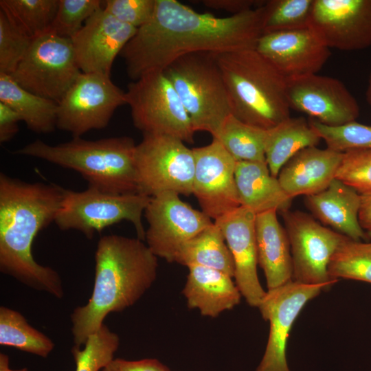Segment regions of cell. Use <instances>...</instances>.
I'll use <instances>...</instances> for the list:
<instances>
[{"mask_svg":"<svg viewBox=\"0 0 371 371\" xmlns=\"http://www.w3.org/2000/svg\"><path fill=\"white\" fill-rule=\"evenodd\" d=\"M359 221L364 230L371 232V192L361 194Z\"/></svg>","mask_w":371,"mask_h":371,"instance_id":"7bdbcfd3","label":"cell"},{"mask_svg":"<svg viewBox=\"0 0 371 371\" xmlns=\"http://www.w3.org/2000/svg\"><path fill=\"white\" fill-rule=\"evenodd\" d=\"M329 49L310 27L263 34L256 47L286 78L317 74Z\"/></svg>","mask_w":371,"mask_h":371,"instance_id":"ffe728a7","label":"cell"},{"mask_svg":"<svg viewBox=\"0 0 371 371\" xmlns=\"http://www.w3.org/2000/svg\"><path fill=\"white\" fill-rule=\"evenodd\" d=\"M188 268L183 293L190 308L198 309L203 316L216 317L239 304L242 295L231 276L202 266Z\"/></svg>","mask_w":371,"mask_h":371,"instance_id":"cb8c5ba5","label":"cell"},{"mask_svg":"<svg viewBox=\"0 0 371 371\" xmlns=\"http://www.w3.org/2000/svg\"><path fill=\"white\" fill-rule=\"evenodd\" d=\"M19 115L10 107L0 102V142L10 141L19 131Z\"/></svg>","mask_w":371,"mask_h":371,"instance_id":"60d3db41","label":"cell"},{"mask_svg":"<svg viewBox=\"0 0 371 371\" xmlns=\"http://www.w3.org/2000/svg\"><path fill=\"white\" fill-rule=\"evenodd\" d=\"M135 163L138 193L152 197L171 191L193 194L195 159L192 149L176 137L143 135L136 144Z\"/></svg>","mask_w":371,"mask_h":371,"instance_id":"9c48e42d","label":"cell"},{"mask_svg":"<svg viewBox=\"0 0 371 371\" xmlns=\"http://www.w3.org/2000/svg\"><path fill=\"white\" fill-rule=\"evenodd\" d=\"M256 216L252 210L240 205L220 216L214 223L221 229L232 255L236 286L249 305L258 308L266 291L257 273Z\"/></svg>","mask_w":371,"mask_h":371,"instance_id":"d6986e66","label":"cell"},{"mask_svg":"<svg viewBox=\"0 0 371 371\" xmlns=\"http://www.w3.org/2000/svg\"><path fill=\"white\" fill-rule=\"evenodd\" d=\"M0 102L14 110L27 128L49 133L56 127L58 103L21 87L12 77L0 72Z\"/></svg>","mask_w":371,"mask_h":371,"instance_id":"4316f807","label":"cell"},{"mask_svg":"<svg viewBox=\"0 0 371 371\" xmlns=\"http://www.w3.org/2000/svg\"><path fill=\"white\" fill-rule=\"evenodd\" d=\"M286 93L291 109L326 126L355 122L359 115L357 101L335 78L314 74L286 78Z\"/></svg>","mask_w":371,"mask_h":371,"instance_id":"9a60e30c","label":"cell"},{"mask_svg":"<svg viewBox=\"0 0 371 371\" xmlns=\"http://www.w3.org/2000/svg\"><path fill=\"white\" fill-rule=\"evenodd\" d=\"M0 345L43 358L55 347L54 341L30 326L21 313L4 306H0Z\"/></svg>","mask_w":371,"mask_h":371,"instance_id":"f546056e","label":"cell"},{"mask_svg":"<svg viewBox=\"0 0 371 371\" xmlns=\"http://www.w3.org/2000/svg\"><path fill=\"white\" fill-rule=\"evenodd\" d=\"M322 138L305 118L291 117L267 129L265 152L272 176L277 177L282 166L297 152L316 146Z\"/></svg>","mask_w":371,"mask_h":371,"instance_id":"484cf974","label":"cell"},{"mask_svg":"<svg viewBox=\"0 0 371 371\" xmlns=\"http://www.w3.org/2000/svg\"><path fill=\"white\" fill-rule=\"evenodd\" d=\"M305 203L314 216L336 232L357 241L367 238L359 221L361 195L341 181L335 178L323 191L306 196Z\"/></svg>","mask_w":371,"mask_h":371,"instance_id":"7402d4cb","label":"cell"},{"mask_svg":"<svg viewBox=\"0 0 371 371\" xmlns=\"http://www.w3.org/2000/svg\"><path fill=\"white\" fill-rule=\"evenodd\" d=\"M314 0H270L265 3L263 34L308 27Z\"/></svg>","mask_w":371,"mask_h":371,"instance_id":"d6a6232c","label":"cell"},{"mask_svg":"<svg viewBox=\"0 0 371 371\" xmlns=\"http://www.w3.org/2000/svg\"><path fill=\"white\" fill-rule=\"evenodd\" d=\"M267 131L229 115L213 139H217L236 161L267 162Z\"/></svg>","mask_w":371,"mask_h":371,"instance_id":"f1b7e54d","label":"cell"},{"mask_svg":"<svg viewBox=\"0 0 371 371\" xmlns=\"http://www.w3.org/2000/svg\"><path fill=\"white\" fill-rule=\"evenodd\" d=\"M330 278H346L371 283V243L346 237L332 256L328 267Z\"/></svg>","mask_w":371,"mask_h":371,"instance_id":"1f68e13d","label":"cell"},{"mask_svg":"<svg viewBox=\"0 0 371 371\" xmlns=\"http://www.w3.org/2000/svg\"><path fill=\"white\" fill-rule=\"evenodd\" d=\"M175 89L194 130L216 136L232 115L229 97L216 54L182 56L163 71Z\"/></svg>","mask_w":371,"mask_h":371,"instance_id":"8992f818","label":"cell"},{"mask_svg":"<svg viewBox=\"0 0 371 371\" xmlns=\"http://www.w3.org/2000/svg\"><path fill=\"white\" fill-rule=\"evenodd\" d=\"M126 104L143 135H164L193 143L195 131L172 84L162 71L147 74L127 85Z\"/></svg>","mask_w":371,"mask_h":371,"instance_id":"ba28073f","label":"cell"},{"mask_svg":"<svg viewBox=\"0 0 371 371\" xmlns=\"http://www.w3.org/2000/svg\"><path fill=\"white\" fill-rule=\"evenodd\" d=\"M368 235L371 237V232L368 233Z\"/></svg>","mask_w":371,"mask_h":371,"instance_id":"bcb514c9","label":"cell"},{"mask_svg":"<svg viewBox=\"0 0 371 371\" xmlns=\"http://www.w3.org/2000/svg\"><path fill=\"white\" fill-rule=\"evenodd\" d=\"M366 99L371 109V73L369 77L368 87L366 90Z\"/></svg>","mask_w":371,"mask_h":371,"instance_id":"f6af8a7d","label":"cell"},{"mask_svg":"<svg viewBox=\"0 0 371 371\" xmlns=\"http://www.w3.org/2000/svg\"><path fill=\"white\" fill-rule=\"evenodd\" d=\"M310 123L331 150L344 153L371 149V126L356 121L339 126H326L313 120Z\"/></svg>","mask_w":371,"mask_h":371,"instance_id":"e575fe53","label":"cell"},{"mask_svg":"<svg viewBox=\"0 0 371 371\" xmlns=\"http://www.w3.org/2000/svg\"><path fill=\"white\" fill-rule=\"evenodd\" d=\"M192 150L193 194L202 212L215 221L240 206L235 181L236 161L216 139Z\"/></svg>","mask_w":371,"mask_h":371,"instance_id":"2e32d148","label":"cell"},{"mask_svg":"<svg viewBox=\"0 0 371 371\" xmlns=\"http://www.w3.org/2000/svg\"><path fill=\"white\" fill-rule=\"evenodd\" d=\"M123 104H126V93L110 76L82 72L58 102L56 128L81 137L89 131L105 128Z\"/></svg>","mask_w":371,"mask_h":371,"instance_id":"8fae6325","label":"cell"},{"mask_svg":"<svg viewBox=\"0 0 371 371\" xmlns=\"http://www.w3.org/2000/svg\"><path fill=\"white\" fill-rule=\"evenodd\" d=\"M27 368H23L19 370H12L10 368L9 357L5 353H0V371H26Z\"/></svg>","mask_w":371,"mask_h":371,"instance_id":"ee69618b","label":"cell"},{"mask_svg":"<svg viewBox=\"0 0 371 371\" xmlns=\"http://www.w3.org/2000/svg\"><path fill=\"white\" fill-rule=\"evenodd\" d=\"M175 262L186 267L202 266L222 271L234 278L235 265L220 227L214 222L187 241Z\"/></svg>","mask_w":371,"mask_h":371,"instance_id":"83f0119b","label":"cell"},{"mask_svg":"<svg viewBox=\"0 0 371 371\" xmlns=\"http://www.w3.org/2000/svg\"><path fill=\"white\" fill-rule=\"evenodd\" d=\"M63 197L57 185L0 174V271L58 299L64 296L61 278L34 260L32 247L39 232L54 222Z\"/></svg>","mask_w":371,"mask_h":371,"instance_id":"7a4b0ae2","label":"cell"},{"mask_svg":"<svg viewBox=\"0 0 371 371\" xmlns=\"http://www.w3.org/2000/svg\"><path fill=\"white\" fill-rule=\"evenodd\" d=\"M293 262L292 280L328 287L337 281L330 278V260L347 237L329 229L305 212L286 210L281 213Z\"/></svg>","mask_w":371,"mask_h":371,"instance_id":"7c38bea8","label":"cell"},{"mask_svg":"<svg viewBox=\"0 0 371 371\" xmlns=\"http://www.w3.org/2000/svg\"><path fill=\"white\" fill-rule=\"evenodd\" d=\"M232 115L263 129L290 117L286 78L256 49L216 54Z\"/></svg>","mask_w":371,"mask_h":371,"instance_id":"277c9868","label":"cell"},{"mask_svg":"<svg viewBox=\"0 0 371 371\" xmlns=\"http://www.w3.org/2000/svg\"><path fill=\"white\" fill-rule=\"evenodd\" d=\"M26 371H28V370H27Z\"/></svg>","mask_w":371,"mask_h":371,"instance_id":"7dc6e473","label":"cell"},{"mask_svg":"<svg viewBox=\"0 0 371 371\" xmlns=\"http://www.w3.org/2000/svg\"><path fill=\"white\" fill-rule=\"evenodd\" d=\"M309 27L328 48L371 46V0H314Z\"/></svg>","mask_w":371,"mask_h":371,"instance_id":"e0dca14e","label":"cell"},{"mask_svg":"<svg viewBox=\"0 0 371 371\" xmlns=\"http://www.w3.org/2000/svg\"><path fill=\"white\" fill-rule=\"evenodd\" d=\"M206 7L214 10H221L236 14L255 8L259 4L258 1L254 0H203L201 1Z\"/></svg>","mask_w":371,"mask_h":371,"instance_id":"b9f144b4","label":"cell"},{"mask_svg":"<svg viewBox=\"0 0 371 371\" xmlns=\"http://www.w3.org/2000/svg\"><path fill=\"white\" fill-rule=\"evenodd\" d=\"M102 8V1L100 0H58L48 33L71 39L86 21Z\"/></svg>","mask_w":371,"mask_h":371,"instance_id":"d590c367","label":"cell"},{"mask_svg":"<svg viewBox=\"0 0 371 371\" xmlns=\"http://www.w3.org/2000/svg\"><path fill=\"white\" fill-rule=\"evenodd\" d=\"M81 73L71 39L47 33L34 39L10 76L25 89L58 103Z\"/></svg>","mask_w":371,"mask_h":371,"instance_id":"30bf717a","label":"cell"},{"mask_svg":"<svg viewBox=\"0 0 371 371\" xmlns=\"http://www.w3.org/2000/svg\"><path fill=\"white\" fill-rule=\"evenodd\" d=\"M264 4L218 17L196 12L176 0H156L150 19L137 29L120 53L128 76L133 81L162 71L189 54L256 49L263 34Z\"/></svg>","mask_w":371,"mask_h":371,"instance_id":"6da1fadb","label":"cell"},{"mask_svg":"<svg viewBox=\"0 0 371 371\" xmlns=\"http://www.w3.org/2000/svg\"><path fill=\"white\" fill-rule=\"evenodd\" d=\"M150 199L140 193L113 194L91 187L82 191L63 188L54 223L60 230H77L91 239L95 232L127 221L133 225L137 238L144 240L142 215Z\"/></svg>","mask_w":371,"mask_h":371,"instance_id":"52a82bcc","label":"cell"},{"mask_svg":"<svg viewBox=\"0 0 371 371\" xmlns=\"http://www.w3.org/2000/svg\"><path fill=\"white\" fill-rule=\"evenodd\" d=\"M84 348L73 346L75 371H99L113 359L120 346V337L104 324L87 339Z\"/></svg>","mask_w":371,"mask_h":371,"instance_id":"836d02e7","label":"cell"},{"mask_svg":"<svg viewBox=\"0 0 371 371\" xmlns=\"http://www.w3.org/2000/svg\"><path fill=\"white\" fill-rule=\"evenodd\" d=\"M157 257L143 240L110 234L95 252V277L88 302L71 314L74 346L81 348L111 313L135 304L157 278Z\"/></svg>","mask_w":371,"mask_h":371,"instance_id":"3957f363","label":"cell"},{"mask_svg":"<svg viewBox=\"0 0 371 371\" xmlns=\"http://www.w3.org/2000/svg\"><path fill=\"white\" fill-rule=\"evenodd\" d=\"M258 262L262 269L268 290L292 280L293 262L289 240L279 223L276 210L256 216Z\"/></svg>","mask_w":371,"mask_h":371,"instance_id":"603a6c76","label":"cell"},{"mask_svg":"<svg viewBox=\"0 0 371 371\" xmlns=\"http://www.w3.org/2000/svg\"><path fill=\"white\" fill-rule=\"evenodd\" d=\"M135 146L127 136L96 140L73 137L56 145L36 139L14 153L75 170L88 182V187L126 194L138 193Z\"/></svg>","mask_w":371,"mask_h":371,"instance_id":"5b68a950","label":"cell"},{"mask_svg":"<svg viewBox=\"0 0 371 371\" xmlns=\"http://www.w3.org/2000/svg\"><path fill=\"white\" fill-rule=\"evenodd\" d=\"M179 195L167 191L152 196L144 211L148 223L146 245L157 257L168 262H175L181 247L212 223L209 216Z\"/></svg>","mask_w":371,"mask_h":371,"instance_id":"4fadbf2b","label":"cell"},{"mask_svg":"<svg viewBox=\"0 0 371 371\" xmlns=\"http://www.w3.org/2000/svg\"><path fill=\"white\" fill-rule=\"evenodd\" d=\"M156 0H106L102 8L117 20L137 29L152 17Z\"/></svg>","mask_w":371,"mask_h":371,"instance_id":"f35d334b","label":"cell"},{"mask_svg":"<svg viewBox=\"0 0 371 371\" xmlns=\"http://www.w3.org/2000/svg\"><path fill=\"white\" fill-rule=\"evenodd\" d=\"M343 153L328 148H305L294 155L277 177L291 198L315 194L325 190L335 178Z\"/></svg>","mask_w":371,"mask_h":371,"instance_id":"44dd1931","label":"cell"},{"mask_svg":"<svg viewBox=\"0 0 371 371\" xmlns=\"http://www.w3.org/2000/svg\"><path fill=\"white\" fill-rule=\"evenodd\" d=\"M137 30L115 19L103 8L96 11L71 38L81 72L110 76L116 56Z\"/></svg>","mask_w":371,"mask_h":371,"instance_id":"ac0fdd59","label":"cell"},{"mask_svg":"<svg viewBox=\"0 0 371 371\" xmlns=\"http://www.w3.org/2000/svg\"><path fill=\"white\" fill-rule=\"evenodd\" d=\"M102 371H170L157 359H144L129 361L124 359H113Z\"/></svg>","mask_w":371,"mask_h":371,"instance_id":"ab89813d","label":"cell"},{"mask_svg":"<svg viewBox=\"0 0 371 371\" xmlns=\"http://www.w3.org/2000/svg\"><path fill=\"white\" fill-rule=\"evenodd\" d=\"M328 286L308 285L293 280L269 289L258 308L270 330L266 349L256 371H290L286 345L291 327L304 305Z\"/></svg>","mask_w":371,"mask_h":371,"instance_id":"5bb4252c","label":"cell"},{"mask_svg":"<svg viewBox=\"0 0 371 371\" xmlns=\"http://www.w3.org/2000/svg\"><path fill=\"white\" fill-rule=\"evenodd\" d=\"M235 181L240 205L256 214L276 210H289L293 199L271 175L267 162L236 161Z\"/></svg>","mask_w":371,"mask_h":371,"instance_id":"d4e9b609","label":"cell"},{"mask_svg":"<svg viewBox=\"0 0 371 371\" xmlns=\"http://www.w3.org/2000/svg\"><path fill=\"white\" fill-rule=\"evenodd\" d=\"M33 41L0 10V72L11 75Z\"/></svg>","mask_w":371,"mask_h":371,"instance_id":"8d00e7d4","label":"cell"},{"mask_svg":"<svg viewBox=\"0 0 371 371\" xmlns=\"http://www.w3.org/2000/svg\"><path fill=\"white\" fill-rule=\"evenodd\" d=\"M58 0H1L0 10L32 39L48 33Z\"/></svg>","mask_w":371,"mask_h":371,"instance_id":"4dcf8cb0","label":"cell"},{"mask_svg":"<svg viewBox=\"0 0 371 371\" xmlns=\"http://www.w3.org/2000/svg\"><path fill=\"white\" fill-rule=\"evenodd\" d=\"M335 178L360 194L371 192V149L344 152Z\"/></svg>","mask_w":371,"mask_h":371,"instance_id":"74e56055","label":"cell"}]
</instances>
